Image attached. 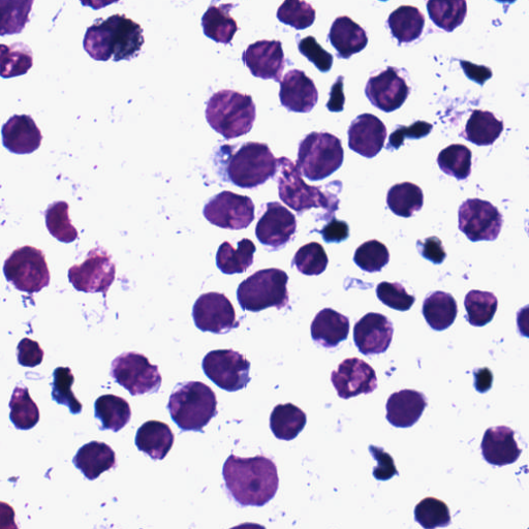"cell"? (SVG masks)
Returning a JSON list of instances; mask_svg holds the SVG:
<instances>
[{
  "label": "cell",
  "instance_id": "1",
  "mask_svg": "<svg viewBox=\"0 0 529 529\" xmlns=\"http://www.w3.org/2000/svg\"><path fill=\"white\" fill-rule=\"evenodd\" d=\"M223 476L233 499L242 507H263L274 499L279 486L275 463L263 455L241 458L231 455Z\"/></svg>",
  "mask_w": 529,
  "mask_h": 529
},
{
  "label": "cell",
  "instance_id": "2",
  "mask_svg": "<svg viewBox=\"0 0 529 529\" xmlns=\"http://www.w3.org/2000/svg\"><path fill=\"white\" fill-rule=\"evenodd\" d=\"M143 29L126 15H113L98 20L85 34L83 45L97 61L131 60L139 55L144 45Z\"/></svg>",
  "mask_w": 529,
  "mask_h": 529
},
{
  "label": "cell",
  "instance_id": "3",
  "mask_svg": "<svg viewBox=\"0 0 529 529\" xmlns=\"http://www.w3.org/2000/svg\"><path fill=\"white\" fill-rule=\"evenodd\" d=\"M220 153L228 180L241 189H257L276 175L277 160L265 143L225 145Z\"/></svg>",
  "mask_w": 529,
  "mask_h": 529
},
{
  "label": "cell",
  "instance_id": "4",
  "mask_svg": "<svg viewBox=\"0 0 529 529\" xmlns=\"http://www.w3.org/2000/svg\"><path fill=\"white\" fill-rule=\"evenodd\" d=\"M256 117L253 98L235 90L216 92L207 103L206 119L209 126L228 140L250 133Z\"/></svg>",
  "mask_w": 529,
  "mask_h": 529
},
{
  "label": "cell",
  "instance_id": "5",
  "mask_svg": "<svg viewBox=\"0 0 529 529\" xmlns=\"http://www.w3.org/2000/svg\"><path fill=\"white\" fill-rule=\"evenodd\" d=\"M168 410L181 430L200 432L217 415L216 395L201 382L180 384L170 396Z\"/></svg>",
  "mask_w": 529,
  "mask_h": 529
},
{
  "label": "cell",
  "instance_id": "6",
  "mask_svg": "<svg viewBox=\"0 0 529 529\" xmlns=\"http://www.w3.org/2000/svg\"><path fill=\"white\" fill-rule=\"evenodd\" d=\"M288 274L271 268L256 272L246 278L237 290L242 309L259 313L270 307L282 309L289 303Z\"/></svg>",
  "mask_w": 529,
  "mask_h": 529
},
{
  "label": "cell",
  "instance_id": "7",
  "mask_svg": "<svg viewBox=\"0 0 529 529\" xmlns=\"http://www.w3.org/2000/svg\"><path fill=\"white\" fill-rule=\"evenodd\" d=\"M341 141L329 133H310L299 145L297 166L311 181L323 180L344 163Z\"/></svg>",
  "mask_w": 529,
  "mask_h": 529
},
{
  "label": "cell",
  "instance_id": "8",
  "mask_svg": "<svg viewBox=\"0 0 529 529\" xmlns=\"http://www.w3.org/2000/svg\"><path fill=\"white\" fill-rule=\"evenodd\" d=\"M277 183L279 198L291 209L302 213L311 208H324L327 211L337 208L336 198L329 196L317 188L305 183L301 171L288 158L277 160Z\"/></svg>",
  "mask_w": 529,
  "mask_h": 529
},
{
  "label": "cell",
  "instance_id": "9",
  "mask_svg": "<svg viewBox=\"0 0 529 529\" xmlns=\"http://www.w3.org/2000/svg\"><path fill=\"white\" fill-rule=\"evenodd\" d=\"M5 276L17 290L39 293L50 284V271L45 254L33 246L14 251L4 265Z\"/></svg>",
  "mask_w": 529,
  "mask_h": 529
},
{
  "label": "cell",
  "instance_id": "10",
  "mask_svg": "<svg viewBox=\"0 0 529 529\" xmlns=\"http://www.w3.org/2000/svg\"><path fill=\"white\" fill-rule=\"evenodd\" d=\"M111 377L133 396L157 393L163 381L159 367L135 352L123 353L112 362Z\"/></svg>",
  "mask_w": 529,
  "mask_h": 529
},
{
  "label": "cell",
  "instance_id": "11",
  "mask_svg": "<svg viewBox=\"0 0 529 529\" xmlns=\"http://www.w3.org/2000/svg\"><path fill=\"white\" fill-rule=\"evenodd\" d=\"M203 370L217 387L236 392L251 382V362L233 350H216L203 359Z\"/></svg>",
  "mask_w": 529,
  "mask_h": 529
},
{
  "label": "cell",
  "instance_id": "12",
  "mask_svg": "<svg viewBox=\"0 0 529 529\" xmlns=\"http://www.w3.org/2000/svg\"><path fill=\"white\" fill-rule=\"evenodd\" d=\"M459 230L473 242L494 241L503 228V215L490 202L466 200L459 208Z\"/></svg>",
  "mask_w": 529,
  "mask_h": 529
},
{
  "label": "cell",
  "instance_id": "13",
  "mask_svg": "<svg viewBox=\"0 0 529 529\" xmlns=\"http://www.w3.org/2000/svg\"><path fill=\"white\" fill-rule=\"evenodd\" d=\"M203 214L212 225L227 230H243L255 220V204L251 198L223 192L205 205Z\"/></svg>",
  "mask_w": 529,
  "mask_h": 529
},
{
  "label": "cell",
  "instance_id": "14",
  "mask_svg": "<svg viewBox=\"0 0 529 529\" xmlns=\"http://www.w3.org/2000/svg\"><path fill=\"white\" fill-rule=\"evenodd\" d=\"M115 274L116 267L111 257L102 248H96L89 252L81 265L70 268L69 280L79 292L106 295L114 283Z\"/></svg>",
  "mask_w": 529,
  "mask_h": 529
},
{
  "label": "cell",
  "instance_id": "15",
  "mask_svg": "<svg viewBox=\"0 0 529 529\" xmlns=\"http://www.w3.org/2000/svg\"><path fill=\"white\" fill-rule=\"evenodd\" d=\"M198 329L214 334H226L239 327L231 301L221 293H207L198 298L193 308Z\"/></svg>",
  "mask_w": 529,
  "mask_h": 529
},
{
  "label": "cell",
  "instance_id": "16",
  "mask_svg": "<svg viewBox=\"0 0 529 529\" xmlns=\"http://www.w3.org/2000/svg\"><path fill=\"white\" fill-rule=\"evenodd\" d=\"M331 382L342 399L371 394L378 388L376 370L358 358L342 361L331 373Z\"/></svg>",
  "mask_w": 529,
  "mask_h": 529
},
{
  "label": "cell",
  "instance_id": "17",
  "mask_svg": "<svg viewBox=\"0 0 529 529\" xmlns=\"http://www.w3.org/2000/svg\"><path fill=\"white\" fill-rule=\"evenodd\" d=\"M297 230L295 215L277 202L268 203L257 224L258 240L272 251L282 250L293 238Z\"/></svg>",
  "mask_w": 529,
  "mask_h": 529
},
{
  "label": "cell",
  "instance_id": "18",
  "mask_svg": "<svg viewBox=\"0 0 529 529\" xmlns=\"http://www.w3.org/2000/svg\"><path fill=\"white\" fill-rule=\"evenodd\" d=\"M410 87L394 68L371 77L366 85L367 99L376 108L390 113L401 108L410 96Z\"/></svg>",
  "mask_w": 529,
  "mask_h": 529
},
{
  "label": "cell",
  "instance_id": "19",
  "mask_svg": "<svg viewBox=\"0 0 529 529\" xmlns=\"http://www.w3.org/2000/svg\"><path fill=\"white\" fill-rule=\"evenodd\" d=\"M242 60L253 76L263 80L282 81L286 66L282 42L258 41L248 46Z\"/></svg>",
  "mask_w": 529,
  "mask_h": 529
},
{
  "label": "cell",
  "instance_id": "20",
  "mask_svg": "<svg viewBox=\"0 0 529 529\" xmlns=\"http://www.w3.org/2000/svg\"><path fill=\"white\" fill-rule=\"evenodd\" d=\"M393 333V325L387 317L369 313L355 325V345L365 356L384 354L391 346Z\"/></svg>",
  "mask_w": 529,
  "mask_h": 529
},
{
  "label": "cell",
  "instance_id": "21",
  "mask_svg": "<svg viewBox=\"0 0 529 529\" xmlns=\"http://www.w3.org/2000/svg\"><path fill=\"white\" fill-rule=\"evenodd\" d=\"M387 129L375 115L362 114L353 120L349 129V147L367 159L377 157L384 148Z\"/></svg>",
  "mask_w": 529,
  "mask_h": 529
},
{
  "label": "cell",
  "instance_id": "22",
  "mask_svg": "<svg viewBox=\"0 0 529 529\" xmlns=\"http://www.w3.org/2000/svg\"><path fill=\"white\" fill-rule=\"evenodd\" d=\"M279 99L290 112L309 113L318 104L319 92L304 72L292 70L280 81Z\"/></svg>",
  "mask_w": 529,
  "mask_h": 529
},
{
  "label": "cell",
  "instance_id": "23",
  "mask_svg": "<svg viewBox=\"0 0 529 529\" xmlns=\"http://www.w3.org/2000/svg\"><path fill=\"white\" fill-rule=\"evenodd\" d=\"M4 146L15 154H30L37 151L43 140L35 120L28 115L11 117L2 130Z\"/></svg>",
  "mask_w": 529,
  "mask_h": 529
},
{
  "label": "cell",
  "instance_id": "24",
  "mask_svg": "<svg viewBox=\"0 0 529 529\" xmlns=\"http://www.w3.org/2000/svg\"><path fill=\"white\" fill-rule=\"evenodd\" d=\"M481 449L484 459L495 466L513 464L522 453L515 440V431L507 426L488 428Z\"/></svg>",
  "mask_w": 529,
  "mask_h": 529
},
{
  "label": "cell",
  "instance_id": "25",
  "mask_svg": "<svg viewBox=\"0 0 529 529\" xmlns=\"http://www.w3.org/2000/svg\"><path fill=\"white\" fill-rule=\"evenodd\" d=\"M426 407L427 399L423 393L401 390L387 401V420L397 428H410L420 420Z\"/></svg>",
  "mask_w": 529,
  "mask_h": 529
},
{
  "label": "cell",
  "instance_id": "26",
  "mask_svg": "<svg viewBox=\"0 0 529 529\" xmlns=\"http://www.w3.org/2000/svg\"><path fill=\"white\" fill-rule=\"evenodd\" d=\"M310 330L318 345L333 349L348 339L350 320L331 308H325L316 316Z\"/></svg>",
  "mask_w": 529,
  "mask_h": 529
},
{
  "label": "cell",
  "instance_id": "27",
  "mask_svg": "<svg viewBox=\"0 0 529 529\" xmlns=\"http://www.w3.org/2000/svg\"><path fill=\"white\" fill-rule=\"evenodd\" d=\"M174 433L164 422L151 420L145 422L137 431L136 446L153 460H163L172 450Z\"/></svg>",
  "mask_w": 529,
  "mask_h": 529
},
{
  "label": "cell",
  "instance_id": "28",
  "mask_svg": "<svg viewBox=\"0 0 529 529\" xmlns=\"http://www.w3.org/2000/svg\"><path fill=\"white\" fill-rule=\"evenodd\" d=\"M329 40L338 56L348 59L368 44L366 31L348 16L338 17L332 24Z\"/></svg>",
  "mask_w": 529,
  "mask_h": 529
},
{
  "label": "cell",
  "instance_id": "29",
  "mask_svg": "<svg viewBox=\"0 0 529 529\" xmlns=\"http://www.w3.org/2000/svg\"><path fill=\"white\" fill-rule=\"evenodd\" d=\"M73 462L88 480L93 481L115 468L116 454L105 443L91 442L77 452Z\"/></svg>",
  "mask_w": 529,
  "mask_h": 529
},
{
  "label": "cell",
  "instance_id": "30",
  "mask_svg": "<svg viewBox=\"0 0 529 529\" xmlns=\"http://www.w3.org/2000/svg\"><path fill=\"white\" fill-rule=\"evenodd\" d=\"M422 314L434 331L447 330L457 318V302L451 294L441 291L434 292L424 300Z\"/></svg>",
  "mask_w": 529,
  "mask_h": 529
},
{
  "label": "cell",
  "instance_id": "31",
  "mask_svg": "<svg viewBox=\"0 0 529 529\" xmlns=\"http://www.w3.org/2000/svg\"><path fill=\"white\" fill-rule=\"evenodd\" d=\"M235 5L225 4L210 6L202 18V26L206 37L216 43L231 44L238 31L236 20L230 12Z\"/></svg>",
  "mask_w": 529,
  "mask_h": 529
},
{
  "label": "cell",
  "instance_id": "32",
  "mask_svg": "<svg viewBox=\"0 0 529 529\" xmlns=\"http://www.w3.org/2000/svg\"><path fill=\"white\" fill-rule=\"evenodd\" d=\"M257 251L255 243L250 239L238 242L237 250L228 241L224 242L216 255V265L228 275L244 273L254 264Z\"/></svg>",
  "mask_w": 529,
  "mask_h": 529
},
{
  "label": "cell",
  "instance_id": "33",
  "mask_svg": "<svg viewBox=\"0 0 529 529\" xmlns=\"http://www.w3.org/2000/svg\"><path fill=\"white\" fill-rule=\"evenodd\" d=\"M306 414L293 403L278 404L270 417V428L280 441H293L306 426Z\"/></svg>",
  "mask_w": 529,
  "mask_h": 529
},
{
  "label": "cell",
  "instance_id": "34",
  "mask_svg": "<svg viewBox=\"0 0 529 529\" xmlns=\"http://www.w3.org/2000/svg\"><path fill=\"white\" fill-rule=\"evenodd\" d=\"M392 35L402 43H412L420 39L425 27V17L418 8L402 6L396 9L388 19Z\"/></svg>",
  "mask_w": 529,
  "mask_h": 529
},
{
  "label": "cell",
  "instance_id": "35",
  "mask_svg": "<svg viewBox=\"0 0 529 529\" xmlns=\"http://www.w3.org/2000/svg\"><path fill=\"white\" fill-rule=\"evenodd\" d=\"M504 132V122L491 112L475 110L462 136L465 140L478 146L492 145Z\"/></svg>",
  "mask_w": 529,
  "mask_h": 529
},
{
  "label": "cell",
  "instance_id": "36",
  "mask_svg": "<svg viewBox=\"0 0 529 529\" xmlns=\"http://www.w3.org/2000/svg\"><path fill=\"white\" fill-rule=\"evenodd\" d=\"M96 417L102 422V430L118 432L132 419L129 402L122 397L107 394L99 397L95 403Z\"/></svg>",
  "mask_w": 529,
  "mask_h": 529
},
{
  "label": "cell",
  "instance_id": "37",
  "mask_svg": "<svg viewBox=\"0 0 529 529\" xmlns=\"http://www.w3.org/2000/svg\"><path fill=\"white\" fill-rule=\"evenodd\" d=\"M424 195L418 185L411 182L398 183L392 186L387 195L390 210L401 217H412L423 207Z\"/></svg>",
  "mask_w": 529,
  "mask_h": 529
},
{
  "label": "cell",
  "instance_id": "38",
  "mask_svg": "<svg viewBox=\"0 0 529 529\" xmlns=\"http://www.w3.org/2000/svg\"><path fill=\"white\" fill-rule=\"evenodd\" d=\"M427 10L430 19L439 28L452 33L468 14L466 0H428Z\"/></svg>",
  "mask_w": 529,
  "mask_h": 529
},
{
  "label": "cell",
  "instance_id": "39",
  "mask_svg": "<svg viewBox=\"0 0 529 529\" xmlns=\"http://www.w3.org/2000/svg\"><path fill=\"white\" fill-rule=\"evenodd\" d=\"M35 0H0V37L21 34Z\"/></svg>",
  "mask_w": 529,
  "mask_h": 529
},
{
  "label": "cell",
  "instance_id": "40",
  "mask_svg": "<svg viewBox=\"0 0 529 529\" xmlns=\"http://www.w3.org/2000/svg\"><path fill=\"white\" fill-rule=\"evenodd\" d=\"M34 66V57L24 44H0V77L5 79L23 76Z\"/></svg>",
  "mask_w": 529,
  "mask_h": 529
},
{
  "label": "cell",
  "instance_id": "41",
  "mask_svg": "<svg viewBox=\"0 0 529 529\" xmlns=\"http://www.w3.org/2000/svg\"><path fill=\"white\" fill-rule=\"evenodd\" d=\"M10 419L19 430L34 428L40 421V410L28 389L16 387L10 401Z\"/></svg>",
  "mask_w": 529,
  "mask_h": 529
},
{
  "label": "cell",
  "instance_id": "42",
  "mask_svg": "<svg viewBox=\"0 0 529 529\" xmlns=\"http://www.w3.org/2000/svg\"><path fill=\"white\" fill-rule=\"evenodd\" d=\"M464 306L469 323L474 327H484L493 320L499 300L490 292L474 290L465 296Z\"/></svg>",
  "mask_w": 529,
  "mask_h": 529
},
{
  "label": "cell",
  "instance_id": "43",
  "mask_svg": "<svg viewBox=\"0 0 529 529\" xmlns=\"http://www.w3.org/2000/svg\"><path fill=\"white\" fill-rule=\"evenodd\" d=\"M472 151L461 144H452L441 151L438 157L440 169L457 180H465L472 173Z\"/></svg>",
  "mask_w": 529,
  "mask_h": 529
},
{
  "label": "cell",
  "instance_id": "44",
  "mask_svg": "<svg viewBox=\"0 0 529 529\" xmlns=\"http://www.w3.org/2000/svg\"><path fill=\"white\" fill-rule=\"evenodd\" d=\"M69 204L54 202L45 211L46 226L50 234L60 242L71 243L78 239V231L69 216Z\"/></svg>",
  "mask_w": 529,
  "mask_h": 529
},
{
  "label": "cell",
  "instance_id": "45",
  "mask_svg": "<svg viewBox=\"0 0 529 529\" xmlns=\"http://www.w3.org/2000/svg\"><path fill=\"white\" fill-rule=\"evenodd\" d=\"M54 381L52 383V399L61 406H66L71 413L78 415L82 412V403L76 398L72 391L75 383V377L71 368L58 367L53 373Z\"/></svg>",
  "mask_w": 529,
  "mask_h": 529
},
{
  "label": "cell",
  "instance_id": "46",
  "mask_svg": "<svg viewBox=\"0 0 529 529\" xmlns=\"http://www.w3.org/2000/svg\"><path fill=\"white\" fill-rule=\"evenodd\" d=\"M328 263L324 247L318 242H310L299 248L293 260L298 271L307 276L322 274Z\"/></svg>",
  "mask_w": 529,
  "mask_h": 529
},
{
  "label": "cell",
  "instance_id": "47",
  "mask_svg": "<svg viewBox=\"0 0 529 529\" xmlns=\"http://www.w3.org/2000/svg\"><path fill=\"white\" fill-rule=\"evenodd\" d=\"M415 520L425 529L447 527L451 524L450 510L443 501L427 497L416 506Z\"/></svg>",
  "mask_w": 529,
  "mask_h": 529
},
{
  "label": "cell",
  "instance_id": "48",
  "mask_svg": "<svg viewBox=\"0 0 529 529\" xmlns=\"http://www.w3.org/2000/svg\"><path fill=\"white\" fill-rule=\"evenodd\" d=\"M354 261L365 272H380L390 261L386 245L378 240H370L357 248Z\"/></svg>",
  "mask_w": 529,
  "mask_h": 529
},
{
  "label": "cell",
  "instance_id": "49",
  "mask_svg": "<svg viewBox=\"0 0 529 529\" xmlns=\"http://www.w3.org/2000/svg\"><path fill=\"white\" fill-rule=\"evenodd\" d=\"M277 19L297 30H303L316 21V10L304 0H285L277 11Z\"/></svg>",
  "mask_w": 529,
  "mask_h": 529
},
{
  "label": "cell",
  "instance_id": "50",
  "mask_svg": "<svg viewBox=\"0 0 529 529\" xmlns=\"http://www.w3.org/2000/svg\"><path fill=\"white\" fill-rule=\"evenodd\" d=\"M377 295L383 304L398 311H408L416 302L415 296L410 295L398 283H381L377 288Z\"/></svg>",
  "mask_w": 529,
  "mask_h": 529
},
{
  "label": "cell",
  "instance_id": "51",
  "mask_svg": "<svg viewBox=\"0 0 529 529\" xmlns=\"http://www.w3.org/2000/svg\"><path fill=\"white\" fill-rule=\"evenodd\" d=\"M298 48L300 53L317 67L322 73H327L333 66V56L327 52L314 37L302 39Z\"/></svg>",
  "mask_w": 529,
  "mask_h": 529
},
{
  "label": "cell",
  "instance_id": "52",
  "mask_svg": "<svg viewBox=\"0 0 529 529\" xmlns=\"http://www.w3.org/2000/svg\"><path fill=\"white\" fill-rule=\"evenodd\" d=\"M432 131V124L425 121H417L411 127L399 126L389 138L388 149H399L406 139H421Z\"/></svg>",
  "mask_w": 529,
  "mask_h": 529
},
{
  "label": "cell",
  "instance_id": "53",
  "mask_svg": "<svg viewBox=\"0 0 529 529\" xmlns=\"http://www.w3.org/2000/svg\"><path fill=\"white\" fill-rule=\"evenodd\" d=\"M18 362L25 367H37L44 360V351L37 341L29 338H23L18 345Z\"/></svg>",
  "mask_w": 529,
  "mask_h": 529
},
{
  "label": "cell",
  "instance_id": "54",
  "mask_svg": "<svg viewBox=\"0 0 529 529\" xmlns=\"http://www.w3.org/2000/svg\"><path fill=\"white\" fill-rule=\"evenodd\" d=\"M369 452L372 457L378 461V466L373 470V476L379 481L391 480L394 476L398 475L394 459L382 448L376 446H369Z\"/></svg>",
  "mask_w": 529,
  "mask_h": 529
},
{
  "label": "cell",
  "instance_id": "55",
  "mask_svg": "<svg viewBox=\"0 0 529 529\" xmlns=\"http://www.w3.org/2000/svg\"><path fill=\"white\" fill-rule=\"evenodd\" d=\"M417 246L421 256L433 264H442L447 258L443 242L438 237L419 240Z\"/></svg>",
  "mask_w": 529,
  "mask_h": 529
},
{
  "label": "cell",
  "instance_id": "56",
  "mask_svg": "<svg viewBox=\"0 0 529 529\" xmlns=\"http://www.w3.org/2000/svg\"><path fill=\"white\" fill-rule=\"evenodd\" d=\"M328 243H339L349 238L350 228L347 223L332 220L323 230L319 231Z\"/></svg>",
  "mask_w": 529,
  "mask_h": 529
},
{
  "label": "cell",
  "instance_id": "57",
  "mask_svg": "<svg viewBox=\"0 0 529 529\" xmlns=\"http://www.w3.org/2000/svg\"><path fill=\"white\" fill-rule=\"evenodd\" d=\"M345 102L346 98L344 95V78L339 77L336 83L332 86L327 108L331 112H341L344 110Z\"/></svg>",
  "mask_w": 529,
  "mask_h": 529
},
{
  "label": "cell",
  "instance_id": "58",
  "mask_svg": "<svg viewBox=\"0 0 529 529\" xmlns=\"http://www.w3.org/2000/svg\"><path fill=\"white\" fill-rule=\"evenodd\" d=\"M475 387L478 392L486 393L492 387L493 376L492 372L488 368L476 369L475 370Z\"/></svg>",
  "mask_w": 529,
  "mask_h": 529
},
{
  "label": "cell",
  "instance_id": "59",
  "mask_svg": "<svg viewBox=\"0 0 529 529\" xmlns=\"http://www.w3.org/2000/svg\"><path fill=\"white\" fill-rule=\"evenodd\" d=\"M0 528H18L14 509L6 503H0Z\"/></svg>",
  "mask_w": 529,
  "mask_h": 529
},
{
  "label": "cell",
  "instance_id": "60",
  "mask_svg": "<svg viewBox=\"0 0 529 529\" xmlns=\"http://www.w3.org/2000/svg\"><path fill=\"white\" fill-rule=\"evenodd\" d=\"M82 6L89 7L93 10H101L113 4H117L120 0H80Z\"/></svg>",
  "mask_w": 529,
  "mask_h": 529
},
{
  "label": "cell",
  "instance_id": "61",
  "mask_svg": "<svg viewBox=\"0 0 529 529\" xmlns=\"http://www.w3.org/2000/svg\"><path fill=\"white\" fill-rule=\"evenodd\" d=\"M497 2L512 4V3L516 2V0H497Z\"/></svg>",
  "mask_w": 529,
  "mask_h": 529
},
{
  "label": "cell",
  "instance_id": "62",
  "mask_svg": "<svg viewBox=\"0 0 529 529\" xmlns=\"http://www.w3.org/2000/svg\"><path fill=\"white\" fill-rule=\"evenodd\" d=\"M381 2H387V0H381Z\"/></svg>",
  "mask_w": 529,
  "mask_h": 529
}]
</instances>
